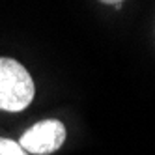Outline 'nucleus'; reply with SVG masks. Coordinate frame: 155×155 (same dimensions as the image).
<instances>
[{
  "label": "nucleus",
  "mask_w": 155,
  "mask_h": 155,
  "mask_svg": "<svg viewBox=\"0 0 155 155\" xmlns=\"http://www.w3.org/2000/svg\"><path fill=\"white\" fill-rule=\"evenodd\" d=\"M0 155H28V153L21 148L19 142L0 137Z\"/></svg>",
  "instance_id": "obj_3"
},
{
  "label": "nucleus",
  "mask_w": 155,
  "mask_h": 155,
  "mask_svg": "<svg viewBox=\"0 0 155 155\" xmlns=\"http://www.w3.org/2000/svg\"><path fill=\"white\" fill-rule=\"evenodd\" d=\"M101 2H105V4H121L124 0H101Z\"/></svg>",
  "instance_id": "obj_4"
},
{
  "label": "nucleus",
  "mask_w": 155,
  "mask_h": 155,
  "mask_svg": "<svg viewBox=\"0 0 155 155\" xmlns=\"http://www.w3.org/2000/svg\"><path fill=\"white\" fill-rule=\"evenodd\" d=\"M34 99V81L13 58H0V108L19 112Z\"/></svg>",
  "instance_id": "obj_1"
},
{
  "label": "nucleus",
  "mask_w": 155,
  "mask_h": 155,
  "mask_svg": "<svg viewBox=\"0 0 155 155\" xmlns=\"http://www.w3.org/2000/svg\"><path fill=\"white\" fill-rule=\"evenodd\" d=\"M65 140V127L58 120H45L26 129L21 137V148L26 153L49 155L56 151Z\"/></svg>",
  "instance_id": "obj_2"
}]
</instances>
